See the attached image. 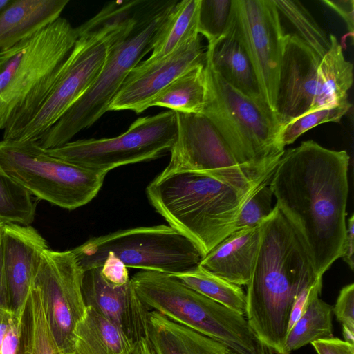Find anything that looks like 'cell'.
<instances>
[{"label": "cell", "instance_id": "1", "mask_svg": "<svg viewBox=\"0 0 354 354\" xmlns=\"http://www.w3.org/2000/svg\"><path fill=\"white\" fill-rule=\"evenodd\" d=\"M350 157L313 140L284 151L269 185L276 205L303 237L317 273L341 257Z\"/></svg>", "mask_w": 354, "mask_h": 354}, {"label": "cell", "instance_id": "2", "mask_svg": "<svg viewBox=\"0 0 354 354\" xmlns=\"http://www.w3.org/2000/svg\"><path fill=\"white\" fill-rule=\"evenodd\" d=\"M258 254L246 291L245 317L261 341L283 354L297 299L322 288V277L301 234L275 204L261 223Z\"/></svg>", "mask_w": 354, "mask_h": 354}, {"label": "cell", "instance_id": "3", "mask_svg": "<svg viewBox=\"0 0 354 354\" xmlns=\"http://www.w3.org/2000/svg\"><path fill=\"white\" fill-rule=\"evenodd\" d=\"M123 7L122 1L111 2L76 28L77 39L71 53L17 106L3 129V140H37L84 94L102 69Z\"/></svg>", "mask_w": 354, "mask_h": 354}, {"label": "cell", "instance_id": "4", "mask_svg": "<svg viewBox=\"0 0 354 354\" xmlns=\"http://www.w3.org/2000/svg\"><path fill=\"white\" fill-rule=\"evenodd\" d=\"M177 0L125 1L109 38L107 54L95 80L84 94L35 142L44 149L60 147L97 122L120 87L156 40Z\"/></svg>", "mask_w": 354, "mask_h": 354}, {"label": "cell", "instance_id": "5", "mask_svg": "<svg viewBox=\"0 0 354 354\" xmlns=\"http://www.w3.org/2000/svg\"><path fill=\"white\" fill-rule=\"evenodd\" d=\"M257 188H239L205 174L178 172L157 176L146 194L169 225L205 256L234 232L242 206Z\"/></svg>", "mask_w": 354, "mask_h": 354}, {"label": "cell", "instance_id": "6", "mask_svg": "<svg viewBox=\"0 0 354 354\" xmlns=\"http://www.w3.org/2000/svg\"><path fill=\"white\" fill-rule=\"evenodd\" d=\"M149 309L223 344L231 354H252L259 338L245 315L203 295L176 277L141 270L131 279Z\"/></svg>", "mask_w": 354, "mask_h": 354}, {"label": "cell", "instance_id": "7", "mask_svg": "<svg viewBox=\"0 0 354 354\" xmlns=\"http://www.w3.org/2000/svg\"><path fill=\"white\" fill-rule=\"evenodd\" d=\"M207 101L203 112L241 163L274 169L284 153L277 142L281 125L268 106L235 90L205 61Z\"/></svg>", "mask_w": 354, "mask_h": 354}, {"label": "cell", "instance_id": "8", "mask_svg": "<svg viewBox=\"0 0 354 354\" xmlns=\"http://www.w3.org/2000/svg\"><path fill=\"white\" fill-rule=\"evenodd\" d=\"M71 250L83 271L101 267L112 254L127 268L171 275L195 268L205 257L191 240L165 225L118 230L91 238Z\"/></svg>", "mask_w": 354, "mask_h": 354}, {"label": "cell", "instance_id": "9", "mask_svg": "<svg viewBox=\"0 0 354 354\" xmlns=\"http://www.w3.org/2000/svg\"><path fill=\"white\" fill-rule=\"evenodd\" d=\"M0 166L31 195L68 210L88 203L106 174L49 155L34 141H0Z\"/></svg>", "mask_w": 354, "mask_h": 354}, {"label": "cell", "instance_id": "10", "mask_svg": "<svg viewBox=\"0 0 354 354\" xmlns=\"http://www.w3.org/2000/svg\"><path fill=\"white\" fill-rule=\"evenodd\" d=\"M176 134V113L169 110L138 118L118 136L77 140L46 151L68 163L107 174L120 166L162 156L170 151Z\"/></svg>", "mask_w": 354, "mask_h": 354}, {"label": "cell", "instance_id": "11", "mask_svg": "<svg viewBox=\"0 0 354 354\" xmlns=\"http://www.w3.org/2000/svg\"><path fill=\"white\" fill-rule=\"evenodd\" d=\"M175 113L176 138L169 151L170 160L158 176L178 172L201 173L242 189H254L270 180L274 169L241 163L206 116Z\"/></svg>", "mask_w": 354, "mask_h": 354}, {"label": "cell", "instance_id": "12", "mask_svg": "<svg viewBox=\"0 0 354 354\" xmlns=\"http://www.w3.org/2000/svg\"><path fill=\"white\" fill-rule=\"evenodd\" d=\"M76 28L59 17L15 45L0 50V129L33 88L69 55Z\"/></svg>", "mask_w": 354, "mask_h": 354}, {"label": "cell", "instance_id": "13", "mask_svg": "<svg viewBox=\"0 0 354 354\" xmlns=\"http://www.w3.org/2000/svg\"><path fill=\"white\" fill-rule=\"evenodd\" d=\"M229 33L245 49L262 97L275 113L286 34L274 0H234V19Z\"/></svg>", "mask_w": 354, "mask_h": 354}, {"label": "cell", "instance_id": "14", "mask_svg": "<svg viewBox=\"0 0 354 354\" xmlns=\"http://www.w3.org/2000/svg\"><path fill=\"white\" fill-rule=\"evenodd\" d=\"M83 270L72 250L46 249L32 286L38 290L50 330L64 354L73 353V332L86 305Z\"/></svg>", "mask_w": 354, "mask_h": 354}, {"label": "cell", "instance_id": "15", "mask_svg": "<svg viewBox=\"0 0 354 354\" xmlns=\"http://www.w3.org/2000/svg\"><path fill=\"white\" fill-rule=\"evenodd\" d=\"M205 61L206 51L198 35L160 59L140 62L123 82L108 111L143 112L150 108L151 101L176 77Z\"/></svg>", "mask_w": 354, "mask_h": 354}, {"label": "cell", "instance_id": "16", "mask_svg": "<svg viewBox=\"0 0 354 354\" xmlns=\"http://www.w3.org/2000/svg\"><path fill=\"white\" fill-rule=\"evenodd\" d=\"M321 57L294 34H286L275 102L283 126L310 111Z\"/></svg>", "mask_w": 354, "mask_h": 354}, {"label": "cell", "instance_id": "17", "mask_svg": "<svg viewBox=\"0 0 354 354\" xmlns=\"http://www.w3.org/2000/svg\"><path fill=\"white\" fill-rule=\"evenodd\" d=\"M46 241L31 225L5 223L3 266L6 309L20 316L38 271Z\"/></svg>", "mask_w": 354, "mask_h": 354}, {"label": "cell", "instance_id": "18", "mask_svg": "<svg viewBox=\"0 0 354 354\" xmlns=\"http://www.w3.org/2000/svg\"><path fill=\"white\" fill-rule=\"evenodd\" d=\"M82 291L91 306L118 326L134 344L148 339L149 309L134 291L131 281L115 286L103 277L101 267L83 272Z\"/></svg>", "mask_w": 354, "mask_h": 354}, {"label": "cell", "instance_id": "19", "mask_svg": "<svg viewBox=\"0 0 354 354\" xmlns=\"http://www.w3.org/2000/svg\"><path fill=\"white\" fill-rule=\"evenodd\" d=\"M261 234V224L232 232L204 257L200 266L230 283L247 286L255 265Z\"/></svg>", "mask_w": 354, "mask_h": 354}, {"label": "cell", "instance_id": "20", "mask_svg": "<svg viewBox=\"0 0 354 354\" xmlns=\"http://www.w3.org/2000/svg\"><path fill=\"white\" fill-rule=\"evenodd\" d=\"M68 0H12L0 14V50L11 47L60 17Z\"/></svg>", "mask_w": 354, "mask_h": 354}, {"label": "cell", "instance_id": "21", "mask_svg": "<svg viewBox=\"0 0 354 354\" xmlns=\"http://www.w3.org/2000/svg\"><path fill=\"white\" fill-rule=\"evenodd\" d=\"M148 339L156 354H227L221 343L149 310Z\"/></svg>", "mask_w": 354, "mask_h": 354}, {"label": "cell", "instance_id": "22", "mask_svg": "<svg viewBox=\"0 0 354 354\" xmlns=\"http://www.w3.org/2000/svg\"><path fill=\"white\" fill-rule=\"evenodd\" d=\"M206 59L227 84L252 100L266 105L250 58L231 33L213 48H207Z\"/></svg>", "mask_w": 354, "mask_h": 354}, {"label": "cell", "instance_id": "23", "mask_svg": "<svg viewBox=\"0 0 354 354\" xmlns=\"http://www.w3.org/2000/svg\"><path fill=\"white\" fill-rule=\"evenodd\" d=\"M73 343V354H126L136 346L118 326L91 306L86 307L77 324Z\"/></svg>", "mask_w": 354, "mask_h": 354}, {"label": "cell", "instance_id": "24", "mask_svg": "<svg viewBox=\"0 0 354 354\" xmlns=\"http://www.w3.org/2000/svg\"><path fill=\"white\" fill-rule=\"evenodd\" d=\"M330 47L317 68V86L310 111L335 107L348 102V91L353 84V64L344 55L342 46L329 35Z\"/></svg>", "mask_w": 354, "mask_h": 354}, {"label": "cell", "instance_id": "25", "mask_svg": "<svg viewBox=\"0 0 354 354\" xmlns=\"http://www.w3.org/2000/svg\"><path fill=\"white\" fill-rule=\"evenodd\" d=\"M205 63L195 66L176 77L150 103L174 112L202 114L207 101Z\"/></svg>", "mask_w": 354, "mask_h": 354}, {"label": "cell", "instance_id": "26", "mask_svg": "<svg viewBox=\"0 0 354 354\" xmlns=\"http://www.w3.org/2000/svg\"><path fill=\"white\" fill-rule=\"evenodd\" d=\"M16 354H64L50 330L40 295L32 285L20 315Z\"/></svg>", "mask_w": 354, "mask_h": 354}, {"label": "cell", "instance_id": "27", "mask_svg": "<svg viewBox=\"0 0 354 354\" xmlns=\"http://www.w3.org/2000/svg\"><path fill=\"white\" fill-rule=\"evenodd\" d=\"M200 0L178 1L167 17L147 59H160L192 37L198 35L197 30Z\"/></svg>", "mask_w": 354, "mask_h": 354}, {"label": "cell", "instance_id": "28", "mask_svg": "<svg viewBox=\"0 0 354 354\" xmlns=\"http://www.w3.org/2000/svg\"><path fill=\"white\" fill-rule=\"evenodd\" d=\"M333 306L314 297L289 331L283 354H290L304 346L333 337Z\"/></svg>", "mask_w": 354, "mask_h": 354}, {"label": "cell", "instance_id": "29", "mask_svg": "<svg viewBox=\"0 0 354 354\" xmlns=\"http://www.w3.org/2000/svg\"><path fill=\"white\" fill-rule=\"evenodd\" d=\"M203 295L243 315L246 312V295L241 286L207 271L200 265L174 275Z\"/></svg>", "mask_w": 354, "mask_h": 354}, {"label": "cell", "instance_id": "30", "mask_svg": "<svg viewBox=\"0 0 354 354\" xmlns=\"http://www.w3.org/2000/svg\"><path fill=\"white\" fill-rule=\"evenodd\" d=\"M279 11L295 29V35L321 58L330 47V41L309 11L299 1L274 0Z\"/></svg>", "mask_w": 354, "mask_h": 354}, {"label": "cell", "instance_id": "31", "mask_svg": "<svg viewBox=\"0 0 354 354\" xmlns=\"http://www.w3.org/2000/svg\"><path fill=\"white\" fill-rule=\"evenodd\" d=\"M35 212L36 205L29 192L0 166V220L30 225Z\"/></svg>", "mask_w": 354, "mask_h": 354}, {"label": "cell", "instance_id": "32", "mask_svg": "<svg viewBox=\"0 0 354 354\" xmlns=\"http://www.w3.org/2000/svg\"><path fill=\"white\" fill-rule=\"evenodd\" d=\"M233 19L234 0H200L197 30L207 39V48L228 35Z\"/></svg>", "mask_w": 354, "mask_h": 354}, {"label": "cell", "instance_id": "33", "mask_svg": "<svg viewBox=\"0 0 354 354\" xmlns=\"http://www.w3.org/2000/svg\"><path fill=\"white\" fill-rule=\"evenodd\" d=\"M351 106L348 101L335 107L309 111L290 121L280 128L277 138L278 146L284 149L286 146L293 143L301 135L319 124L339 122Z\"/></svg>", "mask_w": 354, "mask_h": 354}, {"label": "cell", "instance_id": "34", "mask_svg": "<svg viewBox=\"0 0 354 354\" xmlns=\"http://www.w3.org/2000/svg\"><path fill=\"white\" fill-rule=\"evenodd\" d=\"M269 182L270 180L261 184L244 203L234 231L258 226L271 215L274 205L272 206L274 196Z\"/></svg>", "mask_w": 354, "mask_h": 354}, {"label": "cell", "instance_id": "35", "mask_svg": "<svg viewBox=\"0 0 354 354\" xmlns=\"http://www.w3.org/2000/svg\"><path fill=\"white\" fill-rule=\"evenodd\" d=\"M20 316L0 307V354H16Z\"/></svg>", "mask_w": 354, "mask_h": 354}, {"label": "cell", "instance_id": "36", "mask_svg": "<svg viewBox=\"0 0 354 354\" xmlns=\"http://www.w3.org/2000/svg\"><path fill=\"white\" fill-rule=\"evenodd\" d=\"M333 313L342 326L354 330V284L343 287L333 306Z\"/></svg>", "mask_w": 354, "mask_h": 354}, {"label": "cell", "instance_id": "37", "mask_svg": "<svg viewBox=\"0 0 354 354\" xmlns=\"http://www.w3.org/2000/svg\"><path fill=\"white\" fill-rule=\"evenodd\" d=\"M104 278L109 283L121 286L130 281L127 267L112 254H108L101 266Z\"/></svg>", "mask_w": 354, "mask_h": 354}, {"label": "cell", "instance_id": "38", "mask_svg": "<svg viewBox=\"0 0 354 354\" xmlns=\"http://www.w3.org/2000/svg\"><path fill=\"white\" fill-rule=\"evenodd\" d=\"M311 344L317 354H354V344L337 337L317 340Z\"/></svg>", "mask_w": 354, "mask_h": 354}, {"label": "cell", "instance_id": "39", "mask_svg": "<svg viewBox=\"0 0 354 354\" xmlns=\"http://www.w3.org/2000/svg\"><path fill=\"white\" fill-rule=\"evenodd\" d=\"M322 1L340 15L348 31L353 33L354 29L353 0H322Z\"/></svg>", "mask_w": 354, "mask_h": 354}, {"label": "cell", "instance_id": "40", "mask_svg": "<svg viewBox=\"0 0 354 354\" xmlns=\"http://www.w3.org/2000/svg\"><path fill=\"white\" fill-rule=\"evenodd\" d=\"M354 215L348 219L341 257L351 270L354 268Z\"/></svg>", "mask_w": 354, "mask_h": 354}, {"label": "cell", "instance_id": "41", "mask_svg": "<svg viewBox=\"0 0 354 354\" xmlns=\"http://www.w3.org/2000/svg\"><path fill=\"white\" fill-rule=\"evenodd\" d=\"M5 223L0 220V307L6 309V293L3 266V242Z\"/></svg>", "mask_w": 354, "mask_h": 354}, {"label": "cell", "instance_id": "42", "mask_svg": "<svg viewBox=\"0 0 354 354\" xmlns=\"http://www.w3.org/2000/svg\"><path fill=\"white\" fill-rule=\"evenodd\" d=\"M140 354H156L149 339H145L138 343Z\"/></svg>", "mask_w": 354, "mask_h": 354}, {"label": "cell", "instance_id": "43", "mask_svg": "<svg viewBox=\"0 0 354 354\" xmlns=\"http://www.w3.org/2000/svg\"><path fill=\"white\" fill-rule=\"evenodd\" d=\"M342 335L344 341L354 344V330L342 326Z\"/></svg>", "mask_w": 354, "mask_h": 354}, {"label": "cell", "instance_id": "44", "mask_svg": "<svg viewBox=\"0 0 354 354\" xmlns=\"http://www.w3.org/2000/svg\"><path fill=\"white\" fill-rule=\"evenodd\" d=\"M12 1V0H0V14Z\"/></svg>", "mask_w": 354, "mask_h": 354}, {"label": "cell", "instance_id": "45", "mask_svg": "<svg viewBox=\"0 0 354 354\" xmlns=\"http://www.w3.org/2000/svg\"><path fill=\"white\" fill-rule=\"evenodd\" d=\"M126 354H140L139 344H136L134 348Z\"/></svg>", "mask_w": 354, "mask_h": 354}, {"label": "cell", "instance_id": "46", "mask_svg": "<svg viewBox=\"0 0 354 354\" xmlns=\"http://www.w3.org/2000/svg\"><path fill=\"white\" fill-rule=\"evenodd\" d=\"M227 354H230V352Z\"/></svg>", "mask_w": 354, "mask_h": 354}, {"label": "cell", "instance_id": "47", "mask_svg": "<svg viewBox=\"0 0 354 354\" xmlns=\"http://www.w3.org/2000/svg\"><path fill=\"white\" fill-rule=\"evenodd\" d=\"M70 354H73V353H70Z\"/></svg>", "mask_w": 354, "mask_h": 354}]
</instances>
